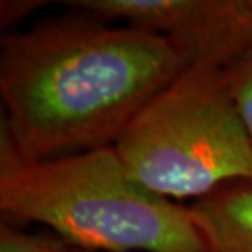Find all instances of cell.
<instances>
[{"instance_id": "obj_1", "label": "cell", "mask_w": 252, "mask_h": 252, "mask_svg": "<svg viewBox=\"0 0 252 252\" xmlns=\"http://www.w3.org/2000/svg\"><path fill=\"white\" fill-rule=\"evenodd\" d=\"M189 65L172 39L133 27L59 20L3 34L2 136L32 160L113 146Z\"/></svg>"}, {"instance_id": "obj_8", "label": "cell", "mask_w": 252, "mask_h": 252, "mask_svg": "<svg viewBox=\"0 0 252 252\" xmlns=\"http://www.w3.org/2000/svg\"><path fill=\"white\" fill-rule=\"evenodd\" d=\"M44 2H36V0H7L0 3V23L2 28L12 27V25L22 22L25 17L39 8V5Z\"/></svg>"}, {"instance_id": "obj_2", "label": "cell", "mask_w": 252, "mask_h": 252, "mask_svg": "<svg viewBox=\"0 0 252 252\" xmlns=\"http://www.w3.org/2000/svg\"><path fill=\"white\" fill-rule=\"evenodd\" d=\"M0 210L87 252H205L189 206L143 187L113 146L32 160L0 141Z\"/></svg>"}, {"instance_id": "obj_9", "label": "cell", "mask_w": 252, "mask_h": 252, "mask_svg": "<svg viewBox=\"0 0 252 252\" xmlns=\"http://www.w3.org/2000/svg\"><path fill=\"white\" fill-rule=\"evenodd\" d=\"M67 252H87V251H79V249H72V248H69Z\"/></svg>"}, {"instance_id": "obj_6", "label": "cell", "mask_w": 252, "mask_h": 252, "mask_svg": "<svg viewBox=\"0 0 252 252\" xmlns=\"http://www.w3.org/2000/svg\"><path fill=\"white\" fill-rule=\"evenodd\" d=\"M69 246L53 234H33L13 228L0 226V252H67Z\"/></svg>"}, {"instance_id": "obj_4", "label": "cell", "mask_w": 252, "mask_h": 252, "mask_svg": "<svg viewBox=\"0 0 252 252\" xmlns=\"http://www.w3.org/2000/svg\"><path fill=\"white\" fill-rule=\"evenodd\" d=\"M70 5L162 34L191 64L226 69L252 46L251 0H80Z\"/></svg>"}, {"instance_id": "obj_5", "label": "cell", "mask_w": 252, "mask_h": 252, "mask_svg": "<svg viewBox=\"0 0 252 252\" xmlns=\"http://www.w3.org/2000/svg\"><path fill=\"white\" fill-rule=\"evenodd\" d=\"M189 211L205 252H252V180L221 185Z\"/></svg>"}, {"instance_id": "obj_7", "label": "cell", "mask_w": 252, "mask_h": 252, "mask_svg": "<svg viewBox=\"0 0 252 252\" xmlns=\"http://www.w3.org/2000/svg\"><path fill=\"white\" fill-rule=\"evenodd\" d=\"M231 90L243 122L252 138V46L226 67Z\"/></svg>"}, {"instance_id": "obj_3", "label": "cell", "mask_w": 252, "mask_h": 252, "mask_svg": "<svg viewBox=\"0 0 252 252\" xmlns=\"http://www.w3.org/2000/svg\"><path fill=\"white\" fill-rule=\"evenodd\" d=\"M136 182L169 200L252 180V138L226 69L191 64L164 87L113 144Z\"/></svg>"}]
</instances>
